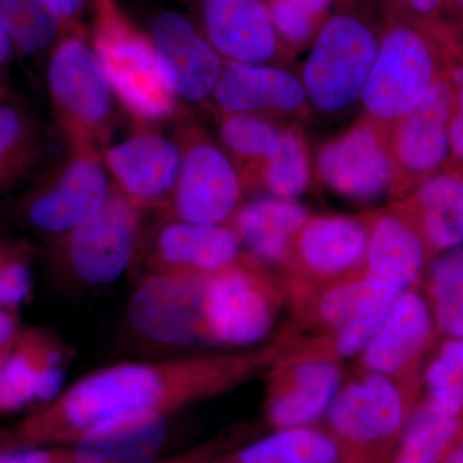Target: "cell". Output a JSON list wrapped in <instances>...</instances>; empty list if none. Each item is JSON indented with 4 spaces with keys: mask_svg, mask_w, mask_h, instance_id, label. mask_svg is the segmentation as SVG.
<instances>
[{
    "mask_svg": "<svg viewBox=\"0 0 463 463\" xmlns=\"http://www.w3.org/2000/svg\"><path fill=\"white\" fill-rule=\"evenodd\" d=\"M337 361L322 353L289 359L274 373L267 402V416L274 428L312 426L330 410L340 392Z\"/></svg>",
    "mask_w": 463,
    "mask_h": 463,
    "instance_id": "5bb4252c",
    "label": "cell"
},
{
    "mask_svg": "<svg viewBox=\"0 0 463 463\" xmlns=\"http://www.w3.org/2000/svg\"><path fill=\"white\" fill-rule=\"evenodd\" d=\"M268 354L170 359L109 365L61 392L17 429L21 443L71 440L125 414H163L236 386Z\"/></svg>",
    "mask_w": 463,
    "mask_h": 463,
    "instance_id": "6da1fadb",
    "label": "cell"
},
{
    "mask_svg": "<svg viewBox=\"0 0 463 463\" xmlns=\"http://www.w3.org/2000/svg\"><path fill=\"white\" fill-rule=\"evenodd\" d=\"M163 414H125L91 429L78 439L74 463H155L165 443Z\"/></svg>",
    "mask_w": 463,
    "mask_h": 463,
    "instance_id": "603a6c76",
    "label": "cell"
},
{
    "mask_svg": "<svg viewBox=\"0 0 463 463\" xmlns=\"http://www.w3.org/2000/svg\"><path fill=\"white\" fill-rule=\"evenodd\" d=\"M317 170L330 190L350 200L379 199L395 184L389 145L370 123L355 125L325 146Z\"/></svg>",
    "mask_w": 463,
    "mask_h": 463,
    "instance_id": "7c38bea8",
    "label": "cell"
},
{
    "mask_svg": "<svg viewBox=\"0 0 463 463\" xmlns=\"http://www.w3.org/2000/svg\"><path fill=\"white\" fill-rule=\"evenodd\" d=\"M367 243L368 227L358 219L318 216L298 232L292 251L310 279L337 282L364 269Z\"/></svg>",
    "mask_w": 463,
    "mask_h": 463,
    "instance_id": "ffe728a7",
    "label": "cell"
},
{
    "mask_svg": "<svg viewBox=\"0 0 463 463\" xmlns=\"http://www.w3.org/2000/svg\"><path fill=\"white\" fill-rule=\"evenodd\" d=\"M114 192L102 155L71 149V156L26 194L20 215L32 230L60 237L93 218Z\"/></svg>",
    "mask_w": 463,
    "mask_h": 463,
    "instance_id": "ba28073f",
    "label": "cell"
},
{
    "mask_svg": "<svg viewBox=\"0 0 463 463\" xmlns=\"http://www.w3.org/2000/svg\"><path fill=\"white\" fill-rule=\"evenodd\" d=\"M446 72L455 88L449 123V169L463 173V44L450 45L447 50Z\"/></svg>",
    "mask_w": 463,
    "mask_h": 463,
    "instance_id": "d590c367",
    "label": "cell"
},
{
    "mask_svg": "<svg viewBox=\"0 0 463 463\" xmlns=\"http://www.w3.org/2000/svg\"><path fill=\"white\" fill-rule=\"evenodd\" d=\"M21 328L17 310L0 309V362L8 354Z\"/></svg>",
    "mask_w": 463,
    "mask_h": 463,
    "instance_id": "ab89813d",
    "label": "cell"
},
{
    "mask_svg": "<svg viewBox=\"0 0 463 463\" xmlns=\"http://www.w3.org/2000/svg\"><path fill=\"white\" fill-rule=\"evenodd\" d=\"M225 463H344L330 432L312 426L279 429Z\"/></svg>",
    "mask_w": 463,
    "mask_h": 463,
    "instance_id": "83f0119b",
    "label": "cell"
},
{
    "mask_svg": "<svg viewBox=\"0 0 463 463\" xmlns=\"http://www.w3.org/2000/svg\"><path fill=\"white\" fill-rule=\"evenodd\" d=\"M233 231L241 245L257 260L268 264L288 261L298 232L309 215L297 201L261 196L234 213Z\"/></svg>",
    "mask_w": 463,
    "mask_h": 463,
    "instance_id": "d4e9b609",
    "label": "cell"
},
{
    "mask_svg": "<svg viewBox=\"0 0 463 463\" xmlns=\"http://www.w3.org/2000/svg\"><path fill=\"white\" fill-rule=\"evenodd\" d=\"M61 24L78 17L85 0H39Z\"/></svg>",
    "mask_w": 463,
    "mask_h": 463,
    "instance_id": "b9f144b4",
    "label": "cell"
},
{
    "mask_svg": "<svg viewBox=\"0 0 463 463\" xmlns=\"http://www.w3.org/2000/svg\"><path fill=\"white\" fill-rule=\"evenodd\" d=\"M141 209L116 190L93 218L56 237L57 252L76 279L105 286L120 279L138 246Z\"/></svg>",
    "mask_w": 463,
    "mask_h": 463,
    "instance_id": "9c48e42d",
    "label": "cell"
},
{
    "mask_svg": "<svg viewBox=\"0 0 463 463\" xmlns=\"http://www.w3.org/2000/svg\"><path fill=\"white\" fill-rule=\"evenodd\" d=\"M453 99L455 88L444 69L421 102L395 121L389 145L395 183L401 175L421 183L447 170Z\"/></svg>",
    "mask_w": 463,
    "mask_h": 463,
    "instance_id": "30bf717a",
    "label": "cell"
},
{
    "mask_svg": "<svg viewBox=\"0 0 463 463\" xmlns=\"http://www.w3.org/2000/svg\"><path fill=\"white\" fill-rule=\"evenodd\" d=\"M241 241L224 224H164L155 237L154 273L212 274L240 261Z\"/></svg>",
    "mask_w": 463,
    "mask_h": 463,
    "instance_id": "d6986e66",
    "label": "cell"
},
{
    "mask_svg": "<svg viewBox=\"0 0 463 463\" xmlns=\"http://www.w3.org/2000/svg\"><path fill=\"white\" fill-rule=\"evenodd\" d=\"M33 291L32 249L0 237V309L17 310Z\"/></svg>",
    "mask_w": 463,
    "mask_h": 463,
    "instance_id": "e575fe53",
    "label": "cell"
},
{
    "mask_svg": "<svg viewBox=\"0 0 463 463\" xmlns=\"http://www.w3.org/2000/svg\"><path fill=\"white\" fill-rule=\"evenodd\" d=\"M440 463H463V437L457 439L456 443L448 450Z\"/></svg>",
    "mask_w": 463,
    "mask_h": 463,
    "instance_id": "f6af8a7d",
    "label": "cell"
},
{
    "mask_svg": "<svg viewBox=\"0 0 463 463\" xmlns=\"http://www.w3.org/2000/svg\"><path fill=\"white\" fill-rule=\"evenodd\" d=\"M430 289L439 327L463 339V248L449 250L432 263Z\"/></svg>",
    "mask_w": 463,
    "mask_h": 463,
    "instance_id": "4dcf8cb0",
    "label": "cell"
},
{
    "mask_svg": "<svg viewBox=\"0 0 463 463\" xmlns=\"http://www.w3.org/2000/svg\"><path fill=\"white\" fill-rule=\"evenodd\" d=\"M47 85L70 147L102 155L111 138L116 97L94 48L76 36L58 43L48 62Z\"/></svg>",
    "mask_w": 463,
    "mask_h": 463,
    "instance_id": "277c9868",
    "label": "cell"
},
{
    "mask_svg": "<svg viewBox=\"0 0 463 463\" xmlns=\"http://www.w3.org/2000/svg\"><path fill=\"white\" fill-rule=\"evenodd\" d=\"M41 155V132L27 106L0 94V196L17 184Z\"/></svg>",
    "mask_w": 463,
    "mask_h": 463,
    "instance_id": "4316f807",
    "label": "cell"
},
{
    "mask_svg": "<svg viewBox=\"0 0 463 463\" xmlns=\"http://www.w3.org/2000/svg\"><path fill=\"white\" fill-rule=\"evenodd\" d=\"M462 429L461 416H446L422 405L411 414L390 463H440Z\"/></svg>",
    "mask_w": 463,
    "mask_h": 463,
    "instance_id": "f1b7e54d",
    "label": "cell"
},
{
    "mask_svg": "<svg viewBox=\"0 0 463 463\" xmlns=\"http://www.w3.org/2000/svg\"><path fill=\"white\" fill-rule=\"evenodd\" d=\"M281 132L254 114H227L221 124V138L234 155L249 160H267L276 151Z\"/></svg>",
    "mask_w": 463,
    "mask_h": 463,
    "instance_id": "836d02e7",
    "label": "cell"
},
{
    "mask_svg": "<svg viewBox=\"0 0 463 463\" xmlns=\"http://www.w3.org/2000/svg\"><path fill=\"white\" fill-rule=\"evenodd\" d=\"M268 11L277 35L292 44L307 42L315 32L317 21L292 0H269Z\"/></svg>",
    "mask_w": 463,
    "mask_h": 463,
    "instance_id": "8d00e7d4",
    "label": "cell"
},
{
    "mask_svg": "<svg viewBox=\"0 0 463 463\" xmlns=\"http://www.w3.org/2000/svg\"><path fill=\"white\" fill-rule=\"evenodd\" d=\"M425 261V245L405 216L383 214L368 225L364 276L388 288L410 289Z\"/></svg>",
    "mask_w": 463,
    "mask_h": 463,
    "instance_id": "cb8c5ba5",
    "label": "cell"
},
{
    "mask_svg": "<svg viewBox=\"0 0 463 463\" xmlns=\"http://www.w3.org/2000/svg\"><path fill=\"white\" fill-rule=\"evenodd\" d=\"M379 44L361 17L344 12L328 18L304 65L307 99L323 112L341 111L361 99Z\"/></svg>",
    "mask_w": 463,
    "mask_h": 463,
    "instance_id": "52a82bcc",
    "label": "cell"
},
{
    "mask_svg": "<svg viewBox=\"0 0 463 463\" xmlns=\"http://www.w3.org/2000/svg\"><path fill=\"white\" fill-rule=\"evenodd\" d=\"M402 292L371 281L364 274L332 283L323 291L316 315L332 331L335 353L347 358L364 352Z\"/></svg>",
    "mask_w": 463,
    "mask_h": 463,
    "instance_id": "2e32d148",
    "label": "cell"
},
{
    "mask_svg": "<svg viewBox=\"0 0 463 463\" xmlns=\"http://www.w3.org/2000/svg\"><path fill=\"white\" fill-rule=\"evenodd\" d=\"M0 463H74L72 456L60 455L38 448L0 452Z\"/></svg>",
    "mask_w": 463,
    "mask_h": 463,
    "instance_id": "f35d334b",
    "label": "cell"
},
{
    "mask_svg": "<svg viewBox=\"0 0 463 463\" xmlns=\"http://www.w3.org/2000/svg\"><path fill=\"white\" fill-rule=\"evenodd\" d=\"M151 41L176 99L200 102L213 96L224 63L187 17L164 12L155 20Z\"/></svg>",
    "mask_w": 463,
    "mask_h": 463,
    "instance_id": "e0dca14e",
    "label": "cell"
},
{
    "mask_svg": "<svg viewBox=\"0 0 463 463\" xmlns=\"http://www.w3.org/2000/svg\"><path fill=\"white\" fill-rule=\"evenodd\" d=\"M213 97L225 114L295 111L306 103L300 79L267 63L225 62Z\"/></svg>",
    "mask_w": 463,
    "mask_h": 463,
    "instance_id": "44dd1931",
    "label": "cell"
},
{
    "mask_svg": "<svg viewBox=\"0 0 463 463\" xmlns=\"http://www.w3.org/2000/svg\"><path fill=\"white\" fill-rule=\"evenodd\" d=\"M264 163L263 181L272 196L295 201L307 191L310 182L309 157L297 133H282L276 151Z\"/></svg>",
    "mask_w": 463,
    "mask_h": 463,
    "instance_id": "1f68e13d",
    "label": "cell"
},
{
    "mask_svg": "<svg viewBox=\"0 0 463 463\" xmlns=\"http://www.w3.org/2000/svg\"><path fill=\"white\" fill-rule=\"evenodd\" d=\"M0 16L14 50L25 56L47 50L60 33V21L39 0H0Z\"/></svg>",
    "mask_w": 463,
    "mask_h": 463,
    "instance_id": "f546056e",
    "label": "cell"
},
{
    "mask_svg": "<svg viewBox=\"0 0 463 463\" xmlns=\"http://www.w3.org/2000/svg\"><path fill=\"white\" fill-rule=\"evenodd\" d=\"M444 24L450 32L463 33V0H446Z\"/></svg>",
    "mask_w": 463,
    "mask_h": 463,
    "instance_id": "7bdbcfd3",
    "label": "cell"
},
{
    "mask_svg": "<svg viewBox=\"0 0 463 463\" xmlns=\"http://www.w3.org/2000/svg\"><path fill=\"white\" fill-rule=\"evenodd\" d=\"M411 414L398 381L368 373L340 389L326 416L344 463H389Z\"/></svg>",
    "mask_w": 463,
    "mask_h": 463,
    "instance_id": "5b68a950",
    "label": "cell"
},
{
    "mask_svg": "<svg viewBox=\"0 0 463 463\" xmlns=\"http://www.w3.org/2000/svg\"><path fill=\"white\" fill-rule=\"evenodd\" d=\"M93 48L116 99L133 118L157 123L174 115L178 99L151 39L103 9Z\"/></svg>",
    "mask_w": 463,
    "mask_h": 463,
    "instance_id": "8992f818",
    "label": "cell"
},
{
    "mask_svg": "<svg viewBox=\"0 0 463 463\" xmlns=\"http://www.w3.org/2000/svg\"><path fill=\"white\" fill-rule=\"evenodd\" d=\"M66 349L51 332L21 328L8 354L0 362V413L16 412L62 392Z\"/></svg>",
    "mask_w": 463,
    "mask_h": 463,
    "instance_id": "9a60e30c",
    "label": "cell"
},
{
    "mask_svg": "<svg viewBox=\"0 0 463 463\" xmlns=\"http://www.w3.org/2000/svg\"><path fill=\"white\" fill-rule=\"evenodd\" d=\"M446 0H392V20H405L438 33H449L444 24Z\"/></svg>",
    "mask_w": 463,
    "mask_h": 463,
    "instance_id": "74e56055",
    "label": "cell"
},
{
    "mask_svg": "<svg viewBox=\"0 0 463 463\" xmlns=\"http://www.w3.org/2000/svg\"><path fill=\"white\" fill-rule=\"evenodd\" d=\"M14 43L7 32L3 18L0 16V94L7 93L9 63L14 54Z\"/></svg>",
    "mask_w": 463,
    "mask_h": 463,
    "instance_id": "60d3db41",
    "label": "cell"
},
{
    "mask_svg": "<svg viewBox=\"0 0 463 463\" xmlns=\"http://www.w3.org/2000/svg\"><path fill=\"white\" fill-rule=\"evenodd\" d=\"M182 151L181 172L172 196L176 219L224 224L239 209L242 194L239 172L213 143L194 142Z\"/></svg>",
    "mask_w": 463,
    "mask_h": 463,
    "instance_id": "8fae6325",
    "label": "cell"
},
{
    "mask_svg": "<svg viewBox=\"0 0 463 463\" xmlns=\"http://www.w3.org/2000/svg\"><path fill=\"white\" fill-rule=\"evenodd\" d=\"M295 5L307 12L313 20L318 23L319 18L327 14L332 0H292Z\"/></svg>",
    "mask_w": 463,
    "mask_h": 463,
    "instance_id": "ee69618b",
    "label": "cell"
},
{
    "mask_svg": "<svg viewBox=\"0 0 463 463\" xmlns=\"http://www.w3.org/2000/svg\"><path fill=\"white\" fill-rule=\"evenodd\" d=\"M207 41L227 62L267 63L279 51L263 0H203Z\"/></svg>",
    "mask_w": 463,
    "mask_h": 463,
    "instance_id": "ac0fdd59",
    "label": "cell"
},
{
    "mask_svg": "<svg viewBox=\"0 0 463 463\" xmlns=\"http://www.w3.org/2000/svg\"><path fill=\"white\" fill-rule=\"evenodd\" d=\"M182 158L178 143L152 130H141L102 152L116 190L141 210L173 196Z\"/></svg>",
    "mask_w": 463,
    "mask_h": 463,
    "instance_id": "4fadbf2b",
    "label": "cell"
},
{
    "mask_svg": "<svg viewBox=\"0 0 463 463\" xmlns=\"http://www.w3.org/2000/svg\"><path fill=\"white\" fill-rule=\"evenodd\" d=\"M279 304L277 289L240 261L221 272L194 274L185 298L188 345H255L272 330Z\"/></svg>",
    "mask_w": 463,
    "mask_h": 463,
    "instance_id": "7a4b0ae2",
    "label": "cell"
},
{
    "mask_svg": "<svg viewBox=\"0 0 463 463\" xmlns=\"http://www.w3.org/2000/svg\"><path fill=\"white\" fill-rule=\"evenodd\" d=\"M429 398L434 412L461 416L463 412V339L452 337L426 371Z\"/></svg>",
    "mask_w": 463,
    "mask_h": 463,
    "instance_id": "d6a6232c",
    "label": "cell"
},
{
    "mask_svg": "<svg viewBox=\"0 0 463 463\" xmlns=\"http://www.w3.org/2000/svg\"><path fill=\"white\" fill-rule=\"evenodd\" d=\"M452 38L410 21L392 20L361 97L373 121L394 124L421 102L446 69Z\"/></svg>",
    "mask_w": 463,
    "mask_h": 463,
    "instance_id": "3957f363",
    "label": "cell"
},
{
    "mask_svg": "<svg viewBox=\"0 0 463 463\" xmlns=\"http://www.w3.org/2000/svg\"><path fill=\"white\" fill-rule=\"evenodd\" d=\"M414 209L423 242L439 251L462 248V172L447 169L420 183Z\"/></svg>",
    "mask_w": 463,
    "mask_h": 463,
    "instance_id": "484cf974",
    "label": "cell"
},
{
    "mask_svg": "<svg viewBox=\"0 0 463 463\" xmlns=\"http://www.w3.org/2000/svg\"><path fill=\"white\" fill-rule=\"evenodd\" d=\"M431 315L428 304L412 289L402 292L388 318L362 352V364L371 373L395 380L412 364L428 343Z\"/></svg>",
    "mask_w": 463,
    "mask_h": 463,
    "instance_id": "7402d4cb",
    "label": "cell"
}]
</instances>
